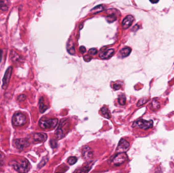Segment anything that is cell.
<instances>
[{
	"mask_svg": "<svg viewBox=\"0 0 174 173\" xmlns=\"http://www.w3.org/2000/svg\"><path fill=\"white\" fill-rule=\"evenodd\" d=\"M11 166L15 170L20 173H28L30 169V164L26 159L20 161H13Z\"/></svg>",
	"mask_w": 174,
	"mask_h": 173,
	"instance_id": "6da1fadb",
	"label": "cell"
},
{
	"mask_svg": "<svg viewBox=\"0 0 174 173\" xmlns=\"http://www.w3.org/2000/svg\"><path fill=\"white\" fill-rule=\"evenodd\" d=\"M58 120L57 119H50L48 120L41 119L39 122V127L44 130L54 129L57 126Z\"/></svg>",
	"mask_w": 174,
	"mask_h": 173,
	"instance_id": "7a4b0ae2",
	"label": "cell"
},
{
	"mask_svg": "<svg viewBox=\"0 0 174 173\" xmlns=\"http://www.w3.org/2000/svg\"><path fill=\"white\" fill-rule=\"evenodd\" d=\"M12 122L13 125L16 127L23 126L27 122L26 116L22 113H15L13 115Z\"/></svg>",
	"mask_w": 174,
	"mask_h": 173,
	"instance_id": "3957f363",
	"label": "cell"
},
{
	"mask_svg": "<svg viewBox=\"0 0 174 173\" xmlns=\"http://www.w3.org/2000/svg\"><path fill=\"white\" fill-rule=\"evenodd\" d=\"M153 126L152 120H146L144 119H139L135 121L132 124V127H137L143 130H147L151 128Z\"/></svg>",
	"mask_w": 174,
	"mask_h": 173,
	"instance_id": "277c9868",
	"label": "cell"
},
{
	"mask_svg": "<svg viewBox=\"0 0 174 173\" xmlns=\"http://www.w3.org/2000/svg\"><path fill=\"white\" fill-rule=\"evenodd\" d=\"M30 144V143L29 142V140L27 138L17 139L13 141L14 146L20 151L28 147Z\"/></svg>",
	"mask_w": 174,
	"mask_h": 173,
	"instance_id": "5b68a950",
	"label": "cell"
},
{
	"mask_svg": "<svg viewBox=\"0 0 174 173\" xmlns=\"http://www.w3.org/2000/svg\"><path fill=\"white\" fill-rule=\"evenodd\" d=\"M130 147L129 142L124 139H121L118 145L116 152L118 153H125Z\"/></svg>",
	"mask_w": 174,
	"mask_h": 173,
	"instance_id": "8992f818",
	"label": "cell"
},
{
	"mask_svg": "<svg viewBox=\"0 0 174 173\" xmlns=\"http://www.w3.org/2000/svg\"><path fill=\"white\" fill-rule=\"evenodd\" d=\"M128 159L127 155L125 153H118L113 160V163L116 166H120L126 162Z\"/></svg>",
	"mask_w": 174,
	"mask_h": 173,
	"instance_id": "52a82bcc",
	"label": "cell"
},
{
	"mask_svg": "<svg viewBox=\"0 0 174 173\" xmlns=\"http://www.w3.org/2000/svg\"><path fill=\"white\" fill-rule=\"evenodd\" d=\"M12 73V67L9 66L6 70V72L5 73L3 79V85H2V88L3 90H6L10 82V78L11 76Z\"/></svg>",
	"mask_w": 174,
	"mask_h": 173,
	"instance_id": "ba28073f",
	"label": "cell"
},
{
	"mask_svg": "<svg viewBox=\"0 0 174 173\" xmlns=\"http://www.w3.org/2000/svg\"><path fill=\"white\" fill-rule=\"evenodd\" d=\"M81 154L84 159L86 160H90L93 156V151L89 146H84L82 148Z\"/></svg>",
	"mask_w": 174,
	"mask_h": 173,
	"instance_id": "9c48e42d",
	"label": "cell"
},
{
	"mask_svg": "<svg viewBox=\"0 0 174 173\" xmlns=\"http://www.w3.org/2000/svg\"><path fill=\"white\" fill-rule=\"evenodd\" d=\"M134 19L135 18H134V16L132 15H128L126 16L122 22V26L123 29H125V30L128 29L132 25Z\"/></svg>",
	"mask_w": 174,
	"mask_h": 173,
	"instance_id": "30bf717a",
	"label": "cell"
},
{
	"mask_svg": "<svg viewBox=\"0 0 174 173\" xmlns=\"http://www.w3.org/2000/svg\"><path fill=\"white\" fill-rule=\"evenodd\" d=\"M34 141L36 142H44L48 139V135L45 133H36L33 136Z\"/></svg>",
	"mask_w": 174,
	"mask_h": 173,
	"instance_id": "8fae6325",
	"label": "cell"
},
{
	"mask_svg": "<svg viewBox=\"0 0 174 173\" xmlns=\"http://www.w3.org/2000/svg\"><path fill=\"white\" fill-rule=\"evenodd\" d=\"M114 49H109L103 51L99 54V57L102 59H107L110 58L114 54Z\"/></svg>",
	"mask_w": 174,
	"mask_h": 173,
	"instance_id": "7c38bea8",
	"label": "cell"
},
{
	"mask_svg": "<svg viewBox=\"0 0 174 173\" xmlns=\"http://www.w3.org/2000/svg\"><path fill=\"white\" fill-rule=\"evenodd\" d=\"M131 51V49L130 47H125L121 49L119 54L120 55L121 57L122 58H126L127 56H128Z\"/></svg>",
	"mask_w": 174,
	"mask_h": 173,
	"instance_id": "4fadbf2b",
	"label": "cell"
},
{
	"mask_svg": "<svg viewBox=\"0 0 174 173\" xmlns=\"http://www.w3.org/2000/svg\"><path fill=\"white\" fill-rule=\"evenodd\" d=\"M10 58H11V60L14 63H18V62H21V58H20V56L18 54H16L15 52H11L10 54Z\"/></svg>",
	"mask_w": 174,
	"mask_h": 173,
	"instance_id": "5bb4252c",
	"label": "cell"
},
{
	"mask_svg": "<svg viewBox=\"0 0 174 173\" xmlns=\"http://www.w3.org/2000/svg\"><path fill=\"white\" fill-rule=\"evenodd\" d=\"M91 168V164H89L81 168L78 169L74 172V173H88V172L90 170Z\"/></svg>",
	"mask_w": 174,
	"mask_h": 173,
	"instance_id": "9a60e30c",
	"label": "cell"
},
{
	"mask_svg": "<svg viewBox=\"0 0 174 173\" xmlns=\"http://www.w3.org/2000/svg\"><path fill=\"white\" fill-rule=\"evenodd\" d=\"M48 108L47 107V106L45 105L44 103V99L41 98L39 100V111L40 113H42L44 112Z\"/></svg>",
	"mask_w": 174,
	"mask_h": 173,
	"instance_id": "2e32d148",
	"label": "cell"
},
{
	"mask_svg": "<svg viewBox=\"0 0 174 173\" xmlns=\"http://www.w3.org/2000/svg\"><path fill=\"white\" fill-rule=\"evenodd\" d=\"M105 9V7L102 5H100L97 6L93 8V9L91 10V12L93 14H96V13H99L100 12L102 11Z\"/></svg>",
	"mask_w": 174,
	"mask_h": 173,
	"instance_id": "e0dca14e",
	"label": "cell"
},
{
	"mask_svg": "<svg viewBox=\"0 0 174 173\" xmlns=\"http://www.w3.org/2000/svg\"><path fill=\"white\" fill-rule=\"evenodd\" d=\"M101 112L104 117H106V119H110L111 117V115H110V112L109 111V109L106 108V107H102L101 109Z\"/></svg>",
	"mask_w": 174,
	"mask_h": 173,
	"instance_id": "ac0fdd59",
	"label": "cell"
},
{
	"mask_svg": "<svg viewBox=\"0 0 174 173\" xmlns=\"http://www.w3.org/2000/svg\"><path fill=\"white\" fill-rule=\"evenodd\" d=\"M67 50L70 54L73 55L75 54V49L74 45L73 44L72 41H69L67 45Z\"/></svg>",
	"mask_w": 174,
	"mask_h": 173,
	"instance_id": "d6986e66",
	"label": "cell"
},
{
	"mask_svg": "<svg viewBox=\"0 0 174 173\" xmlns=\"http://www.w3.org/2000/svg\"><path fill=\"white\" fill-rule=\"evenodd\" d=\"M126 99L124 95L121 94L119 95V98H118V102L121 105H125L126 104Z\"/></svg>",
	"mask_w": 174,
	"mask_h": 173,
	"instance_id": "ffe728a7",
	"label": "cell"
},
{
	"mask_svg": "<svg viewBox=\"0 0 174 173\" xmlns=\"http://www.w3.org/2000/svg\"><path fill=\"white\" fill-rule=\"evenodd\" d=\"M106 19L108 22L112 23V22H113L116 21V19H117V18H116V16H115V15L112 14L106 16Z\"/></svg>",
	"mask_w": 174,
	"mask_h": 173,
	"instance_id": "44dd1931",
	"label": "cell"
},
{
	"mask_svg": "<svg viewBox=\"0 0 174 173\" xmlns=\"http://www.w3.org/2000/svg\"><path fill=\"white\" fill-rule=\"evenodd\" d=\"M77 162V158L74 156H71L68 158L67 159V162L70 165H73L74 163H76Z\"/></svg>",
	"mask_w": 174,
	"mask_h": 173,
	"instance_id": "7402d4cb",
	"label": "cell"
},
{
	"mask_svg": "<svg viewBox=\"0 0 174 173\" xmlns=\"http://www.w3.org/2000/svg\"><path fill=\"white\" fill-rule=\"evenodd\" d=\"M152 107L154 110L158 109L160 108V103L156 100H154L152 103Z\"/></svg>",
	"mask_w": 174,
	"mask_h": 173,
	"instance_id": "603a6c76",
	"label": "cell"
},
{
	"mask_svg": "<svg viewBox=\"0 0 174 173\" xmlns=\"http://www.w3.org/2000/svg\"><path fill=\"white\" fill-rule=\"evenodd\" d=\"M5 162V156L0 152V167L4 166Z\"/></svg>",
	"mask_w": 174,
	"mask_h": 173,
	"instance_id": "cb8c5ba5",
	"label": "cell"
},
{
	"mask_svg": "<svg viewBox=\"0 0 174 173\" xmlns=\"http://www.w3.org/2000/svg\"><path fill=\"white\" fill-rule=\"evenodd\" d=\"M8 9V6H7L6 4L5 3V2L3 1H0V10H7Z\"/></svg>",
	"mask_w": 174,
	"mask_h": 173,
	"instance_id": "d4e9b609",
	"label": "cell"
},
{
	"mask_svg": "<svg viewBox=\"0 0 174 173\" xmlns=\"http://www.w3.org/2000/svg\"><path fill=\"white\" fill-rule=\"evenodd\" d=\"M147 100H148V99L146 98H143L141 99V100H139V101L137 103V106L139 107V106L144 105L145 103L147 102Z\"/></svg>",
	"mask_w": 174,
	"mask_h": 173,
	"instance_id": "484cf974",
	"label": "cell"
},
{
	"mask_svg": "<svg viewBox=\"0 0 174 173\" xmlns=\"http://www.w3.org/2000/svg\"><path fill=\"white\" fill-rule=\"evenodd\" d=\"M97 52H98L97 49H96V48H91V49H90L89 50V54H90L92 55L96 54H97Z\"/></svg>",
	"mask_w": 174,
	"mask_h": 173,
	"instance_id": "4316f807",
	"label": "cell"
},
{
	"mask_svg": "<svg viewBox=\"0 0 174 173\" xmlns=\"http://www.w3.org/2000/svg\"><path fill=\"white\" fill-rule=\"evenodd\" d=\"M26 95H19L18 97L17 100H18V101H19V102H23V101L26 100Z\"/></svg>",
	"mask_w": 174,
	"mask_h": 173,
	"instance_id": "83f0119b",
	"label": "cell"
},
{
	"mask_svg": "<svg viewBox=\"0 0 174 173\" xmlns=\"http://www.w3.org/2000/svg\"><path fill=\"white\" fill-rule=\"evenodd\" d=\"M48 159H43L42 161L40 162V163H39V166H38V167H39V168H41V167H42L44 166L45 163H47V162H48Z\"/></svg>",
	"mask_w": 174,
	"mask_h": 173,
	"instance_id": "f1b7e54d",
	"label": "cell"
},
{
	"mask_svg": "<svg viewBox=\"0 0 174 173\" xmlns=\"http://www.w3.org/2000/svg\"><path fill=\"white\" fill-rule=\"evenodd\" d=\"M50 143H51V147L54 148H56L57 145V142L55 140H52L51 141H50Z\"/></svg>",
	"mask_w": 174,
	"mask_h": 173,
	"instance_id": "f546056e",
	"label": "cell"
},
{
	"mask_svg": "<svg viewBox=\"0 0 174 173\" xmlns=\"http://www.w3.org/2000/svg\"><path fill=\"white\" fill-rule=\"evenodd\" d=\"M84 59L85 61L87 62H90V61L91 60L92 58L90 55H85V56L84 57Z\"/></svg>",
	"mask_w": 174,
	"mask_h": 173,
	"instance_id": "4dcf8cb0",
	"label": "cell"
},
{
	"mask_svg": "<svg viewBox=\"0 0 174 173\" xmlns=\"http://www.w3.org/2000/svg\"><path fill=\"white\" fill-rule=\"evenodd\" d=\"M80 51L82 54H84V53L86 52V48H85V47H84V46H81V47H80Z\"/></svg>",
	"mask_w": 174,
	"mask_h": 173,
	"instance_id": "1f68e13d",
	"label": "cell"
},
{
	"mask_svg": "<svg viewBox=\"0 0 174 173\" xmlns=\"http://www.w3.org/2000/svg\"><path fill=\"white\" fill-rule=\"evenodd\" d=\"M121 87V85H119V84H114V88L115 89V90H119Z\"/></svg>",
	"mask_w": 174,
	"mask_h": 173,
	"instance_id": "d6a6232c",
	"label": "cell"
},
{
	"mask_svg": "<svg viewBox=\"0 0 174 173\" xmlns=\"http://www.w3.org/2000/svg\"><path fill=\"white\" fill-rule=\"evenodd\" d=\"M2 58V52L0 50V62L1 61Z\"/></svg>",
	"mask_w": 174,
	"mask_h": 173,
	"instance_id": "836d02e7",
	"label": "cell"
},
{
	"mask_svg": "<svg viewBox=\"0 0 174 173\" xmlns=\"http://www.w3.org/2000/svg\"><path fill=\"white\" fill-rule=\"evenodd\" d=\"M158 1H157L156 2H152V1H151V2H152V3H157V2H158Z\"/></svg>",
	"mask_w": 174,
	"mask_h": 173,
	"instance_id": "e575fe53",
	"label": "cell"
},
{
	"mask_svg": "<svg viewBox=\"0 0 174 173\" xmlns=\"http://www.w3.org/2000/svg\"></svg>",
	"mask_w": 174,
	"mask_h": 173,
	"instance_id": "d590c367",
	"label": "cell"
}]
</instances>
